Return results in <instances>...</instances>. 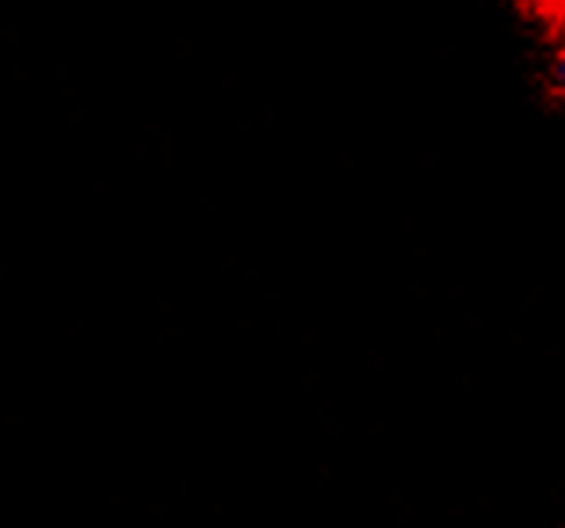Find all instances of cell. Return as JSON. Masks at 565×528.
Masks as SVG:
<instances>
[{"instance_id":"6da1fadb","label":"cell","mask_w":565,"mask_h":528,"mask_svg":"<svg viewBox=\"0 0 565 528\" xmlns=\"http://www.w3.org/2000/svg\"><path fill=\"white\" fill-rule=\"evenodd\" d=\"M555 74H558V84L565 88V44H562V52H558V66H555Z\"/></svg>"}]
</instances>
